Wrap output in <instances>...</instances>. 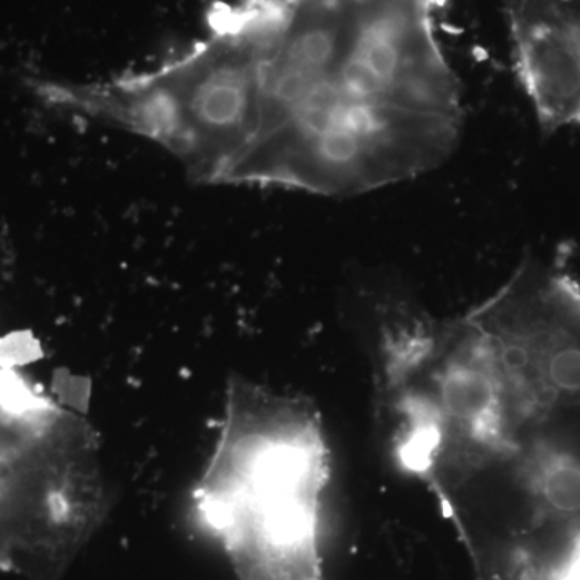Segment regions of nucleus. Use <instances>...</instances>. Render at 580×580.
<instances>
[{
    "label": "nucleus",
    "instance_id": "1",
    "mask_svg": "<svg viewBox=\"0 0 580 580\" xmlns=\"http://www.w3.org/2000/svg\"><path fill=\"white\" fill-rule=\"evenodd\" d=\"M446 0H243L257 128L228 184L351 197L442 165L463 128Z\"/></svg>",
    "mask_w": 580,
    "mask_h": 580
},
{
    "label": "nucleus",
    "instance_id": "3",
    "mask_svg": "<svg viewBox=\"0 0 580 580\" xmlns=\"http://www.w3.org/2000/svg\"><path fill=\"white\" fill-rule=\"evenodd\" d=\"M255 86L250 38L233 6L215 13L207 39L153 70L35 89L49 106L153 140L196 181L228 184L254 139Z\"/></svg>",
    "mask_w": 580,
    "mask_h": 580
},
{
    "label": "nucleus",
    "instance_id": "2",
    "mask_svg": "<svg viewBox=\"0 0 580 580\" xmlns=\"http://www.w3.org/2000/svg\"><path fill=\"white\" fill-rule=\"evenodd\" d=\"M330 446L308 400L233 380L193 514L237 580H323Z\"/></svg>",
    "mask_w": 580,
    "mask_h": 580
},
{
    "label": "nucleus",
    "instance_id": "4",
    "mask_svg": "<svg viewBox=\"0 0 580 580\" xmlns=\"http://www.w3.org/2000/svg\"><path fill=\"white\" fill-rule=\"evenodd\" d=\"M502 3L514 73L540 126H580V0Z\"/></svg>",
    "mask_w": 580,
    "mask_h": 580
}]
</instances>
